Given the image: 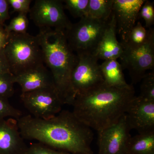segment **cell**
<instances>
[{"mask_svg":"<svg viewBox=\"0 0 154 154\" xmlns=\"http://www.w3.org/2000/svg\"><path fill=\"white\" fill-rule=\"evenodd\" d=\"M22 111L9 103L7 98L0 96V120L6 118L18 119L22 116Z\"/></svg>","mask_w":154,"mask_h":154,"instance_id":"obj_24","label":"cell"},{"mask_svg":"<svg viewBox=\"0 0 154 154\" xmlns=\"http://www.w3.org/2000/svg\"><path fill=\"white\" fill-rule=\"evenodd\" d=\"M24 139L38 141L57 150L69 154H93V131L80 121L72 112L62 110L48 119L22 116L17 119Z\"/></svg>","mask_w":154,"mask_h":154,"instance_id":"obj_1","label":"cell"},{"mask_svg":"<svg viewBox=\"0 0 154 154\" xmlns=\"http://www.w3.org/2000/svg\"><path fill=\"white\" fill-rule=\"evenodd\" d=\"M113 0H89L86 17L107 21L112 13Z\"/></svg>","mask_w":154,"mask_h":154,"instance_id":"obj_18","label":"cell"},{"mask_svg":"<svg viewBox=\"0 0 154 154\" xmlns=\"http://www.w3.org/2000/svg\"><path fill=\"white\" fill-rule=\"evenodd\" d=\"M62 1L36 0L30 8V17L39 29L51 28L65 31L72 25L64 11Z\"/></svg>","mask_w":154,"mask_h":154,"instance_id":"obj_8","label":"cell"},{"mask_svg":"<svg viewBox=\"0 0 154 154\" xmlns=\"http://www.w3.org/2000/svg\"><path fill=\"white\" fill-rule=\"evenodd\" d=\"M8 72H11L3 49L0 51V74Z\"/></svg>","mask_w":154,"mask_h":154,"instance_id":"obj_29","label":"cell"},{"mask_svg":"<svg viewBox=\"0 0 154 154\" xmlns=\"http://www.w3.org/2000/svg\"><path fill=\"white\" fill-rule=\"evenodd\" d=\"M24 106L36 118L48 119L62 110L63 103L55 88H45L22 93Z\"/></svg>","mask_w":154,"mask_h":154,"instance_id":"obj_9","label":"cell"},{"mask_svg":"<svg viewBox=\"0 0 154 154\" xmlns=\"http://www.w3.org/2000/svg\"></svg>","mask_w":154,"mask_h":154,"instance_id":"obj_31","label":"cell"},{"mask_svg":"<svg viewBox=\"0 0 154 154\" xmlns=\"http://www.w3.org/2000/svg\"><path fill=\"white\" fill-rule=\"evenodd\" d=\"M104 84L113 88L124 89L131 85L126 82L123 74V69L117 60H105L100 65Z\"/></svg>","mask_w":154,"mask_h":154,"instance_id":"obj_16","label":"cell"},{"mask_svg":"<svg viewBox=\"0 0 154 154\" xmlns=\"http://www.w3.org/2000/svg\"><path fill=\"white\" fill-rule=\"evenodd\" d=\"M36 36L44 63L52 75L58 94L63 105H72L75 96L71 76L78 63V55L69 46L64 31L51 28L40 29Z\"/></svg>","mask_w":154,"mask_h":154,"instance_id":"obj_3","label":"cell"},{"mask_svg":"<svg viewBox=\"0 0 154 154\" xmlns=\"http://www.w3.org/2000/svg\"><path fill=\"white\" fill-rule=\"evenodd\" d=\"M29 26V20L27 14L20 13L11 20L9 25L5 27L8 34L11 33H25Z\"/></svg>","mask_w":154,"mask_h":154,"instance_id":"obj_21","label":"cell"},{"mask_svg":"<svg viewBox=\"0 0 154 154\" xmlns=\"http://www.w3.org/2000/svg\"><path fill=\"white\" fill-rule=\"evenodd\" d=\"M139 17L142 18L145 22L146 27L150 28L154 24V4L153 2H151L146 0L142 6Z\"/></svg>","mask_w":154,"mask_h":154,"instance_id":"obj_25","label":"cell"},{"mask_svg":"<svg viewBox=\"0 0 154 154\" xmlns=\"http://www.w3.org/2000/svg\"><path fill=\"white\" fill-rule=\"evenodd\" d=\"M140 86V97L154 102V71L146 73L142 79Z\"/></svg>","mask_w":154,"mask_h":154,"instance_id":"obj_22","label":"cell"},{"mask_svg":"<svg viewBox=\"0 0 154 154\" xmlns=\"http://www.w3.org/2000/svg\"><path fill=\"white\" fill-rule=\"evenodd\" d=\"M9 6L8 0H0V26H4L9 19Z\"/></svg>","mask_w":154,"mask_h":154,"instance_id":"obj_28","label":"cell"},{"mask_svg":"<svg viewBox=\"0 0 154 154\" xmlns=\"http://www.w3.org/2000/svg\"><path fill=\"white\" fill-rule=\"evenodd\" d=\"M14 82L20 86L22 93L45 88H56L52 75L44 64L14 76Z\"/></svg>","mask_w":154,"mask_h":154,"instance_id":"obj_14","label":"cell"},{"mask_svg":"<svg viewBox=\"0 0 154 154\" xmlns=\"http://www.w3.org/2000/svg\"><path fill=\"white\" fill-rule=\"evenodd\" d=\"M27 148L17 120L9 118L0 120V154H25Z\"/></svg>","mask_w":154,"mask_h":154,"instance_id":"obj_13","label":"cell"},{"mask_svg":"<svg viewBox=\"0 0 154 154\" xmlns=\"http://www.w3.org/2000/svg\"><path fill=\"white\" fill-rule=\"evenodd\" d=\"M109 20L103 21L85 17L77 23L72 24L64 32L71 49L77 54H94Z\"/></svg>","mask_w":154,"mask_h":154,"instance_id":"obj_5","label":"cell"},{"mask_svg":"<svg viewBox=\"0 0 154 154\" xmlns=\"http://www.w3.org/2000/svg\"><path fill=\"white\" fill-rule=\"evenodd\" d=\"M149 33V30L146 29L140 22H138L130 32L126 42L120 43L122 48L124 49H133L140 47L146 41Z\"/></svg>","mask_w":154,"mask_h":154,"instance_id":"obj_19","label":"cell"},{"mask_svg":"<svg viewBox=\"0 0 154 154\" xmlns=\"http://www.w3.org/2000/svg\"><path fill=\"white\" fill-rule=\"evenodd\" d=\"M130 131L125 114L115 124L98 131V154H126Z\"/></svg>","mask_w":154,"mask_h":154,"instance_id":"obj_10","label":"cell"},{"mask_svg":"<svg viewBox=\"0 0 154 154\" xmlns=\"http://www.w3.org/2000/svg\"><path fill=\"white\" fill-rule=\"evenodd\" d=\"M14 76L11 72L0 74V96L8 99L14 93Z\"/></svg>","mask_w":154,"mask_h":154,"instance_id":"obj_23","label":"cell"},{"mask_svg":"<svg viewBox=\"0 0 154 154\" xmlns=\"http://www.w3.org/2000/svg\"><path fill=\"white\" fill-rule=\"evenodd\" d=\"M126 154H154V131L131 136L127 146Z\"/></svg>","mask_w":154,"mask_h":154,"instance_id":"obj_17","label":"cell"},{"mask_svg":"<svg viewBox=\"0 0 154 154\" xmlns=\"http://www.w3.org/2000/svg\"><path fill=\"white\" fill-rule=\"evenodd\" d=\"M64 8L67 9L75 18L86 17L88 11L89 0H64Z\"/></svg>","mask_w":154,"mask_h":154,"instance_id":"obj_20","label":"cell"},{"mask_svg":"<svg viewBox=\"0 0 154 154\" xmlns=\"http://www.w3.org/2000/svg\"><path fill=\"white\" fill-rule=\"evenodd\" d=\"M145 0H113L112 13L115 18L116 33L125 42L136 25L140 11Z\"/></svg>","mask_w":154,"mask_h":154,"instance_id":"obj_11","label":"cell"},{"mask_svg":"<svg viewBox=\"0 0 154 154\" xmlns=\"http://www.w3.org/2000/svg\"><path fill=\"white\" fill-rule=\"evenodd\" d=\"M149 30L148 37L143 45L135 49H123L119 58L122 69L128 71L133 84L140 82L148 70H154V28Z\"/></svg>","mask_w":154,"mask_h":154,"instance_id":"obj_6","label":"cell"},{"mask_svg":"<svg viewBox=\"0 0 154 154\" xmlns=\"http://www.w3.org/2000/svg\"><path fill=\"white\" fill-rule=\"evenodd\" d=\"M79 58L71 76V86L75 98L104 84L98 63L99 59L92 53L77 54Z\"/></svg>","mask_w":154,"mask_h":154,"instance_id":"obj_7","label":"cell"},{"mask_svg":"<svg viewBox=\"0 0 154 154\" xmlns=\"http://www.w3.org/2000/svg\"><path fill=\"white\" fill-rule=\"evenodd\" d=\"M14 12L28 14L30 11L31 0H8Z\"/></svg>","mask_w":154,"mask_h":154,"instance_id":"obj_27","label":"cell"},{"mask_svg":"<svg viewBox=\"0 0 154 154\" xmlns=\"http://www.w3.org/2000/svg\"><path fill=\"white\" fill-rule=\"evenodd\" d=\"M4 51L14 76L44 63L38 38L27 32L10 33Z\"/></svg>","mask_w":154,"mask_h":154,"instance_id":"obj_4","label":"cell"},{"mask_svg":"<svg viewBox=\"0 0 154 154\" xmlns=\"http://www.w3.org/2000/svg\"><path fill=\"white\" fill-rule=\"evenodd\" d=\"M69 153L57 150L41 143H31L25 154H69Z\"/></svg>","mask_w":154,"mask_h":154,"instance_id":"obj_26","label":"cell"},{"mask_svg":"<svg viewBox=\"0 0 154 154\" xmlns=\"http://www.w3.org/2000/svg\"><path fill=\"white\" fill-rule=\"evenodd\" d=\"M5 26H0V51L5 48L8 40L9 34L5 30Z\"/></svg>","mask_w":154,"mask_h":154,"instance_id":"obj_30","label":"cell"},{"mask_svg":"<svg viewBox=\"0 0 154 154\" xmlns=\"http://www.w3.org/2000/svg\"><path fill=\"white\" fill-rule=\"evenodd\" d=\"M126 121L130 130L139 133L154 131V102L135 96L130 103L126 113Z\"/></svg>","mask_w":154,"mask_h":154,"instance_id":"obj_12","label":"cell"},{"mask_svg":"<svg viewBox=\"0 0 154 154\" xmlns=\"http://www.w3.org/2000/svg\"><path fill=\"white\" fill-rule=\"evenodd\" d=\"M135 96L132 86L120 89L104 84L77 95L72 112L80 121L98 132L116 123Z\"/></svg>","mask_w":154,"mask_h":154,"instance_id":"obj_2","label":"cell"},{"mask_svg":"<svg viewBox=\"0 0 154 154\" xmlns=\"http://www.w3.org/2000/svg\"><path fill=\"white\" fill-rule=\"evenodd\" d=\"M123 51L122 45L116 38V24L112 14L94 54L99 60H117L120 57Z\"/></svg>","mask_w":154,"mask_h":154,"instance_id":"obj_15","label":"cell"}]
</instances>
